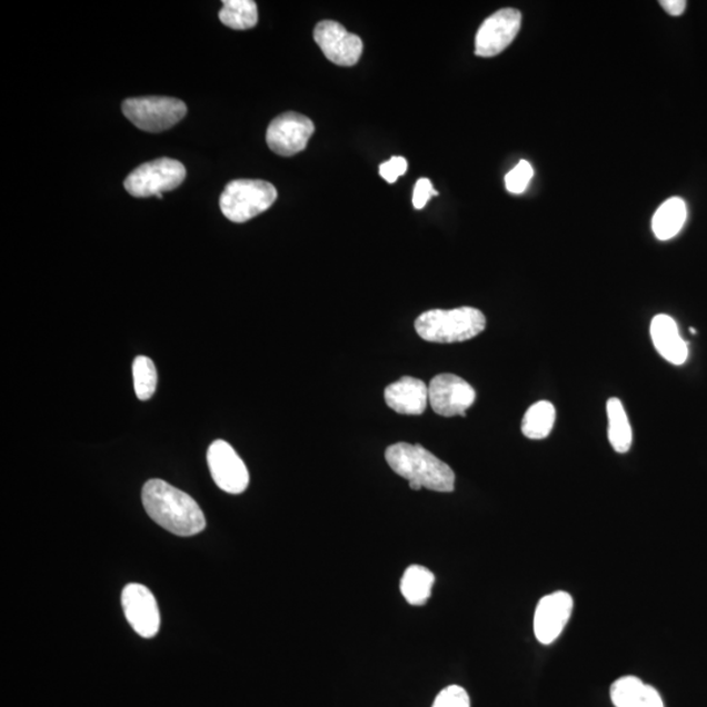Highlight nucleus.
Here are the masks:
<instances>
[{"instance_id": "20e7f679", "label": "nucleus", "mask_w": 707, "mask_h": 707, "mask_svg": "<svg viewBox=\"0 0 707 707\" xmlns=\"http://www.w3.org/2000/svg\"><path fill=\"white\" fill-rule=\"evenodd\" d=\"M277 197V189L268 181L235 180L220 196V210L231 222L246 223L269 210Z\"/></svg>"}, {"instance_id": "6ab92c4d", "label": "nucleus", "mask_w": 707, "mask_h": 707, "mask_svg": "<svg viewBox=\"0 0 707 707\" xmlns=\"http://www.w3.org/2000/svg\"><path fill=\"white\" fill-rule=\"evenodd\" d=\"M556 424V408L549 401L532 405L521 422V432L528 439L541 440L549 437Z\"/></svg>"}, {"instance_id": "f8f14e48", "label": "nucleus", "mask_w": 707, "mask_h": 707, "mask_svg": "<svg viewBox=\"0 0 707 707\" xmlns=\"http://www.w3.org/2000/svg\"><path fill=\"white\" fill-rule=\"evenodd\" d=\"M125 616L137 635L153 638L160 629V613L157 599L143 585L130 584L122 593Z\"/></svg>"}, {"instance_id": "a211bd4d", "label": "nucleus", "mask_w": 707, "mask_h": 707, "mask_svg": "<svg viewBox=\"0 0 707 707\" xmlns=\"http://www.w3.org/2000/svg\"><path fill=\"white\" fill-rule=\"evenodd\" d=\"M608 437L618 454L629 452L633 441L631 426L620 400L613 397L607 402Z\"/></svg>"}, {"instance_id": "f03ea898", "label": "nucleus", "mask_w": 707, "mask_h": 707, "mask_svg": "<svg viewBox=\"0 0 707 707\" xmlns=\"http://www.w3.org/2000/svg\"><path fill=\"white\" fill-rule=\"evenodd\" d=\"M386 460L396 475L409 482L438 492L455 490V474L451 467L419 445L397 444L387 448Z\"/></svg>"}, {"instance_id": "bb28decb", "label": "nucleus", "mask_w": 707, "mask_h": 707, "mask_svg": "<svg viewBox=\"0 0 707 707\" xmlns=\"http://www.w3.org/2000/svg\"><path fill=\"white\" fill-rule=\"evenodd\" d=\"M638 707H665V704H663L659 691L651 685L646 684L644 696L640 698Z\"/></svg>"}, {"instance_id": "9d476101", "label": "nucleus", "mask_w": 707, "mask_h": 707, "mask_svg": "<svg viewBox=\"0 0 707 707\" xmlns=\"http://www.w3.org/2000/svg\"><path fill=\"white\" fill-rule=\"evenodd\" d=\"M313 39L330 62L343 68L357 64L364 53L360 37L349 33L343 26L333 20H323L316 26Z\"/></svg>"}, {"instance_id": "0eeeda50", "label": "nucleus", "mask_w": 707, "mask_h": 707, "mask_svg": "<svg viewBox=\"0 0 707 707\" xmlns=\"http://www.w3.org/2000/svg\"><path fill=\"white\" fill-rule=\"evenodd\" d=\"M476 401V390L454 374H440L429 385V404L441 417H467Z\"/></svg>"}, {"instance_id": "f257e3e1", "label": "nucleus", "mask_w": 707, "mask_h": 707, "mask_svg": "<svg viewBox=\"0 0 707 707\" xmlns=\"http://www.w3.org/2000/svg\"><path fill=\"white\" fill-rule=\"evenodd\" d=\"M142 500L149 517L173 535L190 537L206 528L203 511L196 500L163 480L147 481Z\"/></svg>"}, {"instance_id": "f3484780", "label": "nucleus", "mask_w": 707, "mask_h": 707, "mask_svg": "<svg viewBox=\"0 0 707 707\" xmlns=\"http://www.w3.org/2000/svg\"><path fill=\"white\" fill-rule=\"evenodd\" d=\"M687 205L679 197L669 198L660 206L653 218V231L659 240L675 238L687 220Z\"/></svg>"}, {"instance_id": "a878e982", "label": "nucleus", "mask_w": 707, "mask_h": 707, "mask_svg": "<svg viewBox=\"0 0 707 707\" xmlns=\"http://www.w3.org/2000/svg\"><path fill=\"white\" fill-rule=\"evenodd\" d=\"M436 196H438V191L432 188L431 181L419 179L416 183L415 195H412V205L417 210H421L431 200V197Z\"/></svg>"}, {"instance_id": "1a4fd4ad", "label": "nucleus", "mask_w": 707, "mask_h": 707, "mask_svg": "<svg viewBox=\"0 0 707 707\" xmlns=\"http://www.w3.org/2000/svg\"><path fill=\"white\" fill-rule=\"evenodd\" d=\"M313 131L315 125L308 117L287 112L271 121L267 131V142L272 152L281 157H292L306 150Z\"/></svg>"}, {"instance_id": "5701e85b", "label": "nucleus", "mask_w": 707, "mask_h": 707, "mask_svg": "<svg viewBox=\"0 0 707 707\" xmlns=\"http://www.w3.org/2000/svg\"><path fill=\"white\" fill-rule=\"evenodd\" d=\"M534 175V168L527 160L519 161L518 166L506 175V189L512 195L525 193Z\"/></svg>"}, {"instance_id": "aec40b11", "label": "nucleus", "mask_w": 707, "mask_h": 707, "mask_svg": "<svg viewBox=\"0 0 707 707\" xmlns=\"http://www.w3.org/2000/svg\"><path fill=\"white\" fill-rule=\"evenodd\" d=\"M219 19L226 27L236 31H246L259 23V10L253 0H226Z\"/></svg>"}, {"instance_id": "6e6552de", "label": "nucleus", "mask_w": 707, "mask_h": 707, "mask_svg": "<svg viewBox=\"0 0 707 707\" xmlns=\"http://www.w3.org/2000/svg\"><path fill=\"white\" fill-rule=\"evenodd\" d=\"M208 464L213 482L228 495H241L249 486V471L231 445L216 440L208 451Z\"/></svg>"}, {"instance_id": "9b49d317", "label": "nucleus", "mask_w": 707, "mask_h": 707, "mask_svg": "<svg viewBox=\"0 0 707 707\" xmlns=\"http://www.w3.org/2000/svg\"><path fill=\"white\" fill-rule=\"evenodd\" d=\"M521 13L515 9H504L486 19L476 36V56L496 57L510 46L518 36Z\"/></svg>"}, {"instance_id": "c85d7f7f", "label": "nucleus", "mask_w": 707, "mask_h": 707, "mask_svg": "<svg viewBox=\"0 0 707 707\" xmlns=\"http://www.w3.org/2000/svg\"><path fill=\"white\" fill-rule=\"evenodd\" d=\"M409 486H410L411 490H417L418 491V490L424 489L421 485L416 484V482H409Z\"/></svg>"}, {"instance_id": "2eb2a0df", "label": "nucleus", "mask_w": 707, "mask_h": 707, "mask_svg": "<svg viewBox=\"0 0 707 707\" xmlns=\"http://www.w3.org/2000/svg\"><path fill=\"white\" fill-rule=\"evenodd\" d=\"M650 333L655 349L667 362L681 366L687 362L689 349L683 340L679 328L668 315H658L651 321Z\"/></svg>"}, {"instance_id": "412c9836", "label": "nucleus", "mask_w": 707, "mask_h": 707, "mask_svg": "<svg viewBox=\"0 0 707 707\" xmlns=\"http://www.w3.org/2000/svg\"><path fill=\"white\" fill-rule=\"evenodd\" d=\"M132 377H135V388L139 400H150L157 390L158 371L150 358L139 356L132 365Z\"/></svg>"}, {"instance_id": "cd10ccee", "label": "nucleus", "mask_w": 707, "mask_h": 707, "mask_svg": "<svg viewBox=\"0 0 707 707\" xmlns=\"http://www.w3.org/2000/svg\"><path fill=\"white\" fill-rule=\"evenodd\" d=\"M660 6L673 17H680L687 7L685 0H661Z\"/></svg>"}, {"instance_id": "393cba45", "label": "nucleus", "mask_w": 707, "mask_h": 707, "mask_svg": "<svg viewBox=\"0 0 707 707\" xmlns=\"http://www.w3.org/2000/svg\"><path fill=\"white\" fill-rule=\"evenodd\" d=\"M408 161L402 157H394L379 168L380 176L389 183H395L399 177L407 173Z\"/></svg>"}, {"instance_id": "39448f33", "label": "nucleus", "mask_w": 707, "mask_h": 707, "mask_svg": "<svg viewBox=\"0 0 707 707\" xmlns=\"http://www.w3.org/2000/svg\"><path fill=\"white\" fill-rule=\"evenodd\" d=\"M122 112L138 129L160 132L179 123L187 116L188 109L179 99L150 96L128 99L122 104Z\"/></svg>"}, {"instance_id": "4be33fe9", "label": "nucleus", "mask_w": 707, "mask_h": 707, "mask_svg": "<svg viewBox=\"0 0 707 707\" xmlns=\"http://www.w3.org/2000/svg\"><path fill=\"white\" fill-rule=\"evenodd\" d=\"M646 684L636 676H624L610 688V699L616 707H638Z\"/></svg>"}, {"instance_id": "b1692460", "label": "nucleus", "mask_w": 707, "mask_h": 707, "mask_svg": "<svg viewBox=\"0 0 707 707\" xmlns=\"http://www.w3.org/2000/svg\"><path fill=\"white\" fill-rule=\"evenodd\" d=\"M431 707H470V698L460 685H449L434 699Z\"/></svg>"}, {"instance_id": "423d86ee", "label": "nucleus", "mask_w": 707, "mask_h": 707, "mask_svg": "<svg viewBox=\"0 0 707 707\" xmlns=\"http://www.w3.org/2000/svg\"><path fill=\"white\" fill-rule=\"evenodd\" d=\"M186 177L187 169L179 160L161 158L135 169L125 180V189L132 197H157L179 188Z\"/></svg>"}, {"instance_id": "7ed1b4c3", "label": "nucleus", "mask_w": 707, "mask_h": 707, "mask_svg": "<svg viewBox=\"0 0 707 707\" xmlns=\"http://www.w3.org/2000/svg\"><path fill=\"white\" fill-rule=\"evenodd\" d=\"M415 327L418 336L427 342L455 343L481 335L486 318L480 309L471 307L431 309L419 316Z\"/></svg>"}, {"instance_id": "dca6fc26", "label": "nucleus", "mask_w": 707, "mask_h": 707, "mask_svg": "<svg viewBox=\"0 0 707 707\" xmlns=\"http://www.w3.org/2000/svg\"><path fill=\"white\" fill-rule=\"evenodd\" d=\"M436 576L427 567L411 565L405 570L400 581L401 594L410 606L421 607L431 598Z\"/></svg>"}, {"instance_id": "ddd939ff", "label": "nucleus", "mask_w": 707, "mask_h": 707, "mask_svg": "<svg viewBox=\"0 0 707 707\" xmlns=\"http://www.w3.org/2000/svg\"><path fill=\"white\" fill-rule=\"evenodd\" d=\"M574 608L570 594L557 591L544 596L537 604L534 629L537 640L542 645H551L562 635L569 623Z\"/></svg>"}, {"instance_id": "4468645a", "label": "nucleus", "mask_w": 707, "mask_h": 707, "mask_svg": "<svg viewBox=\"0 0 707 707\" xmlns=\"http://www.w3.org/2000/svg\"><path fill=\"white\" fill-rule=\"evenodd\" d=\"M385 399L399 415L421 416L429 407V386L417 378L404 377L388 386Z\"/></svg>"}]
</instances>
